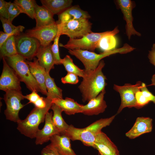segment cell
I'll list each match as a JSON object with an SVG mask.
<instances>
[{"label": "cell", "mask_w": 155, "mask_h": 155, "mask_svg": "<svg viewBox=\"0 0 155 155\" xmlns=\"http://www.w3.org/2000/svg\"><path fill=\"white\" fill-rule=\"evenodd\" d=\"M105 65L101 60L97 67L94 70H84L83 80L78 88L82 94V100L84 102H88L96 97L107 85L106 76L102 70Z\"/></svg>", "instance_id": "1"}, {"label": "cell", "mask_w": 155, "mask_h": 155, "mask_svg": "<svg viewBox=\"0 0 155 155\" xmlns=\"http://www.w3.org/2000/svg\"><path fill=\"white\" fill-rule=\"evenodd\" d=\"M115 116L100 119L84 128H79L72 125H69L64 135L72 141L79 140L84 145L93 147L97 135L101 131L102 128L111 124Z\"/></svg>", "instance_id": "2"}, {"label": "cell", "mask_w": 155, "mask_h": 155, "mask_svg": "<svg viewBox=\"0 0 155 155\" xmlns=\"http://www.w3.org/2000/svg\"><path fill=\"white\" fill-rule=\"evenodd\" d=\"M46 98V105L45 107H35L25 119H20L17 122V128L22 134L31 139L35 138L39 125L45 121L46 114L53 104L52 100Z\"/></svg>", "instance_id": "3"}, {"label": "cell", "mask_w": 155, "mask_h": 155, "mask_svg": "<svg viewBox=\"0 0 155 155\" xmlns=\"http://www.w3.org/2000/svg\"><path fill=\"white\" fill-rule=\"evenodd\" d=\"M135 48L127 43L125 44L122 47L114 50L104 51L100 54L94 52L81 49L68 50L69 53L75 56L83 64L85 70H94L96 69L101 60L110 55L119 53L126 54L133 51Z\"/></svg>", "instance_id": "4"}, {"label": "cell", "mask_w": 155, "mask_h": 155, "mask_svg": "<svg viewBox=\"0 0 155 155\" xmlns=\"http://www.w3.org/2000/svg\"><path fill=\"white\" fill-rule=\"evenodd\" d=\"M5 58L20 81L24 83L27 88L32 92L35 91L41 92L39 86L30 72L26 59L23 57L18 54Z\"/></svg>", "instance_id": "5"}, {"label": "cell", "mask_w": 155, "mask_h": 155, "mask_svg": "<svg viewBox=\"0 0 155 155\" xmlns=\"http://www.w3.org/2000/svg\"><path fill=\"white\" fill-rule=\"evenodd\" d=\"M119 32L117 27L112 31L102 32H92L79 38H69L66 44H60V46L68 50L81 49L94 52L96 49L98 48L99 42L103 37L109 34L115 35Z\"/></svg>", "instance_id": "6"}, {"label": "cell", "mask_w": 155, "mask_h": 155, "mask_svg": "<svg viewBox=\"0 0 155 155\" xmlns=\"http://www.w3.org/2000/svg\"><path fill=\"white\" fill-rule=\"evenodd\" d=\"M5 92L3 99L6 106L4 112L6 119L17 123L20 119L19 113L24 106L21 102L24 96L21 91L11 90Z\"/></svg>", "instance_id": "7"}, {"label": "cell", "mask_w": 155, "mask_h": 155, "mask_svg": "<svg viewBox=\"0 0 155 155\" xmlns=\"http://www.w3.org/2000/svg\"><path fill=\"white\" fill-rule=\"evenodd\" d=\"M59 24L61 26V35H65L71 38H81L92 32V24L88 19H75Z\"/></svg>", "instance_id": "8"}, {"label": "cell", "mask_w": 155, "mask_h": 155, "mask_svg": "<svg viewBox=\"0 0 155 155\" xmlns=\"http://www.w3.org/2000/svg\"><path fill=\"white\" fill-rule=\"evenodd\" d=\"M142 83L141 82L138 81L134 85L130 84H126L122 86L114 85V89L119 93L121 98V103L117 114L120 113L125 107L138 109L135 95L140 90Z\"/></svg>", "instance_id": "9"}, {"label": "cell", "mask_w": 155, "mask_h": 155, "mask_svg": "<svg viewBox=\"0 0 155 155\" xmlns=\"http://www.w3.org/2000/svg\"><path fill=\"white\" fill-rule=\"evenodd\" d=\"M15 39L18 54L29 61L32 60L36 56L41 46L37 39L25 33L16 36Z\"/></svg>", "instance_id": "10"}, {"label": "cell", "mask_w": 155, "mask_h": 155, "mask_svg": "<svg viewBox=\"0 0 155 155\" xmlns=\"http://www.w3.org/2000/svg\"><path fill=\"white\" fill-rule=\"evenodd\" d=\"M58 24L56 23L47 26L35 27L26 30L25 34L37 39L41 45L47 46L51 44L58 32Z\"/></svg>", "instance_id": "11"}, {"label": "cell", "mask_w": 155, "mask_h": 155, "mask_svg": "<svg viewBox=\"0 0 155 155\" xmlns=\"http://www.w3.org/2000/svg\"><path fill=\"white\" fill-rule=\"evenodd\" d=\"M3 69L0 78V89L5 92L11 90L21 91V82L5 58H2Z\"/></svg>", "instance_id": "12"}, {"label": "cell", "mask_w": 155, "mask_h": 155, "mask_svg": "<svg viewBox=\"0 0 155 155\" xmlns=\"http://www.w3.org/2000/svg\"><path fill=\"white\" fill-rule=\"evenodd\" d=\"M115 2L122 12L126 21V33L128 39L129 40L132 35L141 36V34L135 30L133 25L132 10L135 6V2L131 0H117Z\"/></svg>", "instance_id": "13"}, {"label": "cell", "mask_w": 155, "mask_h": 155, "mask_svg": "<svg viewBox=\"0 0 155 155\" xmlns=\"http://www.w3.org/2000/svg\"><path fill=\"white\" fill-rule=\"evenodd\" d=\"M53 113L48 112L46 114L44 126L41 129H39L36 135L35 144L42 145L50 140L51 137L60 133L53 124L52 120Z\"/></svg>", "instance_id": "14"}, {"label": "cell", "mask_w": 155, "mask_h": 155, "mask_svg": "<svg viewBox=\"0 0 155 155\" xmlns=\"http://www.w3.org/2000/svg\"><path fill=\"white\" fill-rule=\"evenodd\" d=\"M93 148L98 151L100 155H120L117 146L102 131L97 135Z\"/></svg>", "instance_id": "15"}, {"label": "cell", "mask_w": 155, "mask_h": 155, "mask_svg": "<svg viewBox=\"0 0 155 155\" xmlns=\"http://www.w3.org/2000/svg\"><path fill=\"white\" fill-rule=\"evenodd\" d=\"M105 93V89L96 97L89 101L87 104L83 105L82 113L86 115L90 116L98 115L104 112L107 106L104 100Z\"/></svg>", "instance_id": "16"}, {"label": "cell", "mask_w": 155, "mask_h": 155, "mask_svg": "<svg viewBox=\"0 0 155 155\" xmlns=\"http://www.w3.org/2000/svg\"><path fill=\"white\" fill-rule=\"evenodd\" d=\"M152 121L149 117H137L133 127L125 133L126 136L132 139L151 132L152 129Z\"/></svg>", "instance_id": "17"}, {"label": "cell", "mask_w": 155, "mask_h": 155, "mask_svg": "<svg viewBox=\"0 0 155 155\" xmlns=\"http://www.w3.org/2000/svg\"><path fill=\"white\" fill-rule=\"evenodd\" d=\"M33 61L26 60L30 72L37 82L41 93L46 95L47 91L46 87L45 76L46 72L44 68L39 64L37 59L34 58Z\"/></svg>", "instance_id": "18"}, {"label": "cell", "mask_w": 155, "mask_h": 155, "mask_svg": "<svg viewBox=\"0 0 155 155\" xmlns=\"http://www.w3.org/2000/svg\"><path fill=\"white\" fill-rule=\"evenodd\" d=\"M71 139L65 135H55L50 139L52 144L61 155H77L71 148Z\"/></svg>", "instance_id": "19"}, {"label": "cell", "mask_w": 155, "mask_h": 155, "mask_svg": "<svg viewBox=\"0 0 155 155\" xmlns=\"http://www.w3.org/2000/svg\"><path fill=\"white\" fill-rule=\"evenodd\" d=\"M58 15L57 24L63 23L75 19H88L91 16L86 11L82 9L78 5L71 6Z\"/></svg>", "instance_id": "20"}, {"label": "cell", "mask_w": 155, "mask_h": 155, "mask_svg": "<svg viewBox=\"0 0 155 155\" xmlns=\"http://www.w3.org/2000/svg\"><path fill=\"white\" fill-rule=\"evenodd\" d=\"M51 44L46 46H40L36 56L39 64L46 70L47 73L54 68L55 61L51 50Z\"/></svg>", "instance_id": "21"}, {"label": "cell", "mask_w": 155, "mask_h": 155, "mask_svg": "<svg viewBox=\"0 0 155 155\" xmlns=\"http://www.w3.org/2000/svg\"><path fill=\"white\" fill-rule=\"evenodd\" d=\"M52 102L59 107L63 111L68 115L82 113L83 105L78 103L71 98L66 97L63 98H55Z\"/></svg>", "instance_id": "22"}, {"label": "cell", "mask_w": 155, "mask_h": 155, "mask_svg": "<svg viewBox=\"0 0 155 155\" xmlns=\"http://www.w3.org/2000/svg\"><path fill=\"white\" fill-rule=\"evenodd\" d=\"M53 14L45 7L35 5L34 19L36 27H38L49 25L56 22L53 18Z\"/></svg>", "instance_id": "23"}, {"label": "cell", "mask_w": 155, "mask_h": 155, "mask_svg": "<svg viewBox=\"0 0 155 155\" xmlns=\"http://www.w3.org/2000/svg\"><path fill=\"white\" fill-rule=\"evenodd\" d=\"M42 5L45 7L54 15H58L71 7L72 0H40Z\"/></svg>", "instance_id": "24"}, {"label": "cell", "mask_w": 155, "mask_h": 155, "mask_svg": "<svg viewBox=\"0 0 155 155\" xmlns=\"http://www.w3.org/2000/svg\"><path fill=\"white\" fill-rule=\"evenodd\" d=\"M53 112L52 118L53 122L59 131L60 135H64L69 125L65 121L62 116L63 111L61 108L53 103L51 107Z\"/></svg>", "instance_id": "25"}, {"label": "cell", "mask_w": 155, "mask_h": 155, "mask_svg": "<svg viewBox=\"0 0 155 155\" xmlns=\"http://www.w3.org/2000/svg\"><path fill=\"white\" fill-rule=\"evenodd\" d=\"M45 84L47 91L46 97L51 100L63 98L62 90L57 86L54 79L51 77L49 73H46Z\"/></svg>", "instance_id": "26"}, {"label": "cell", "mask_w": 155, "mask_h": 155, "mask_svg": "<svg viewBox=\"0 0 155 155\" xmlns=\"http://www.w3.org/2000/svg\"><path fill=\"white\" fill-rule=\"evenodd\" d=\"M16 36L13 35L9 37L0 46V57L2 59L14 56L17 54Z\"/></svg>", "instance_id": "27"}, {"label": "cell", "mask_w": 155, "mask_h": 155, "mask_svg": "<svg viewBox=\"0 0 155 155\" xmlns=\"http://www.w3.org/2000/svg\"><path fill=\"white\" fill-rule=\"evenodd\" d=\"M13 2L18 6L21 13L26 14L30 18L34 19L35 5L34 0H15Z\"/></svg>", "instance_id": "28"}, {"label": "cell", "mask_w": 155, "mask_h": 155, "mask_svg": "<svg viewBox=\"0 0 155 155\" xmlns=\"http://www.w3.org/2000/svg\"><path fill=\"white\" fill-rule=\"evenodd\" d=\"M60 63L61 64L63 65L67 72L74 73L82 78L83 77L84 74V69H80L75 65L69 55H67L63 58L61 59Z\"/></svg>", "instance_id": "29"}, {"label": "cell", "mask_w": 155, "mask_h": 155, "mask_svg": "<svg viewBox=\"0 0 155 155\" xmlns=\"http://www.w3.org/2000/svg\"><path fill=\"white\" fill-rule=\"evenodd\" d=\"M117 40L115 35L109 34L103 37L100 40L98 48L104 51L113 50L116 49Z\"/></svg>", "instance_id": "30"}, {"label": "cell", "mask_w": 155, "mask_h": 155, "mask_svg": "<svg viewBox=\"0 0 155 155\" xmlns=\"http://www.w3.org/2000/svg\"><path fill=\"white\" fill-rule=\"evenodd\" d=\"M58 32L55 38L54 42L51 47V50L54 59L55 65L61 64L60 61L61 59L60 57L59 49V40L61 34V26L60 24H58Z\"/></svg>", "instance_id": "31"}, {"label": "cell", "mask_w": 155, "mask_h": 155, "mask_svg": "<svg viewBox=\"0 0 155 155\" xmlns=\"http://www.w3.org/2000/svg\"><path fill=\"white\" fill-rule=\"evenodd\" d=\"M9 20L12 22L13 19L21 12L18 6L15 3L7 2Z\"/></svg>", "instance_id": "32"}, {"label": "cell", "mask_w": 155, "mask_h": 155, "mask_svg": "<svg viewBox=\"0 0 155 155\" xmlns=\"http://www.w3.org/2000/svg\"><path fill=\"white\" fill-rule=\"evenodd\" d=\"M25 29L24 26L20 25L18 26V28L12 33L7 34L0 31V46H1L5 41L9 37L13 35L17 36L20 35Z\"/></svg>", "instance_id": "33"}, {"label": "cell", "mask_w": 155, "mask_h": 155, "mask_svg": "<svg viewBox=\"0 0 155 155\" xmlns=\"http://www.w3.org/2000/svg\"><path fill=\"white\" fill-rule=\"evenodd\" d=\"M0 19L2 24L4 32L7 34L12 33L18 27L13 25L9 19L0 16Z\"/></svg>", "instance_id": "34"}, {"label": "cell", "mask_w": 155, "mask_h": 155, "mask_svg": "<svg viewBox=\"0 0 155 155\" xmlns=\"http://www.w3.org/2000/svg\"><path fill=\"white\" fill-rule=\"evenodd\" d=\"M61 81L63 84H75L79 82V79L78 76L75 74L67 72L66 75L61 78Z\"/></svg>", "instance_id": "35"}, {"label": "cell", "mask_w": 155, "mask_h": 155, "mask_svg": "<svg viewBox=\"0 0 155 155\" xmlns=\"http://www.w3.org/2000/svg\"><path fill=\"white\" fill-rule=\"evenodd\" d=\"M135 97L138 109L142 108L150 102L143 94L140 90L136 93Z\"/></svg>", "instance_id": "36"}, {"label": "cell", "mask_w": 155, "mask_h": 155, "mask_svg": "<svg viewBox=\"0 0 155 155\" xmlns=\"http://www.w3.org/2000/svg\"><path fill=\"white\" fill-rule=\"evenodd\" d=\"M41 154V155H61L51 143L42 149Z\"/></svg>", "instance_id": "37"}, {"label": "cell", "mask_w": 155, "mask_h": 155, "mask_svg": "<svg viewBox=\"0 0 155 155\" xmlns=\"http://www.w3.org/2000/svg\"><path fill=\"white\" fill-rule=\"evenodd\" d=\"M140 90L143 94L150 101L153 102L155 104V96L153 95L148 89L145 84L142 83Z\"/></svg>", "instance_id": "38"}, {"label": "cell", "mask_w": 155, "mask_h": 155, "mask_svg": "<svg viewBox=\"0 0 155 155\" xmlns=\"http://www.w3.org/2000/svg\"><path fill=\"white\" fill-rule=\"evenodd\" d=\"M0 15L5 18L9 19L7 2L4 0H0Z\"/></svg>", "instance_id": "39"}, {"label": "cell", "mask_w": 155, "mask_h": 155, "mask_svg": "<svg viewBox=\"0 0 155 155\" xmlns=\"http://www.w3.org/2000/svg\"><path fill=\"white\" fill-rule=\"evenodd\" d=\"M36 91H34L30 94L24 96V98L29 100L28 104L30 103L34 104L40 97Z\"/></svg>", "instance_id": "40"}, {"label": "cell", "mask_w": 155, "mask_h": 155, "mask_svg": "<svg viewBox=\"0 0 155 155\" xmlns=\"http://www.w3.org/2000/svg\"><path fill=\"white\" fill-rule=\"evenodd\" d=\"M35 107L40 108H43L46 105V98L40 97L34 104Z\"/></svg>", "instance_id": "41"}, {"label": "cell", "mask_w": 155, "mask_h": 155, "mask_svg": "<svg viewBox=\"0 0 155 155\" xmlns=\"http://www.w3.org/2000/svg\"><path fill=\"white\" fill-rule=\"evenodd\" d=\"M148 57L150 63L155 66V44H154L150 51L148 55Z\"/></svg>", "instance_id": "42"}, {"label": "cell", "mask_w": 155, "mask_h": 155, "mask_svg": "<svg viewBox=\"0 0 155 155\" xmlns=\"http://www.w3.org/2000/svg\"><path fill=\"white\" fill-rule=\"evenodd\" d=\"M151 85H154L155 86V74L153 75L151 78Z\"/></svg>", "instance_id": "43"}]
</instances>
